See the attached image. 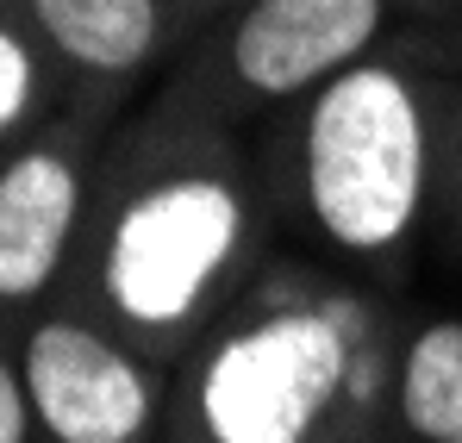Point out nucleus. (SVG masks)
<instances>
[{"label":"nucleus","instance_id":"obj_1","mask_svg":"<svg viewBox=\"0 0 462 443\" xmlns=\"http://www.w3.org/2000/svg\"><path fill=\"white\" fill-rule=\"evenodd\" d=\"M425 113L382 63L331 75L307 119V200L344 250H387L419 219Z\"/></svg>","mask_w":462,"mask_h":443},{"label":"nucleus","instance_id":"obj_2","mask_svg":"<svg viewBox=\"0 0 462 443\" xmlns=\"http://www.w3.org/2000/svg\"><path fill=\"white\" fill-rule=\"evenodd\" d=\"M244 207L213 175H175L144 188L106 237V294L138 325L188 318L237 250Z\"/></svg>","mask_w":462,"mask_h":443},{"label":"nucleus","instance_id":"obj_3","mask_svg":"<svg viewBox=\"0 0 462 443\" xmlns=\"http://www.w3.org/2000/svg\"><path fill=\"white\" fill-rule=\"evenodd\" d=\"M344 381V337L319 312H282L219 344L200 374L213 443H307Z\"/></svg>","mask_w":462,"mask_h":443},{"label":"nucleus","instance_id":"obj_4","mask_svg":"<svg viewBox=\"0 0 462 443\" xmlns=\"http://www.w3.org/2000/svg\"><path fill=\"white\" fill-rule=\"evenodd\" d=\"M25 393L57 443H132L151 419L138 363L69 318L38 325V337L25 344Z\"/></svg>","mask_w":462,"mask_h":443},{"label":"nucleus","instance_id":"obj_5","mask_svg":"<svg viewBox=\"0 0 462 443\" xmlns=\"http://www.w3.org/2000/svg\"><path fill=\"white\" fill-rule=\"evenodd\" d=\"M382 32V0H250L231 63L256 94H300L325 75L356 69Z\"/></svg>","mask_w":462,"mask_h":443},{"label":"nucleus","instance_id":"obj_6","mask_svg":"<svg viewBox=\"0 0 462 443\" xmlns=\"http://www.w3.org/2000/svg\"><path fill=\"white\" fill-rule=\"evenodd\" d=\"M81 188L57 150H25L0 169V300L38 294L69 244Z\"/></svg>","mask_w":462,"mask_h":443},{"label":"nucleus","instance_id":"obj_7","mask_svg":"<svg viewBox=\"0 0 462 443\" xmlns=\"http://www.w3.org/2000/svg\"><path fill=\"white\" fill-rule=\"evenodd\" d=\"M32 13L81 69H138L156 44V0H32Z\"/></svg>","mask_w":462,"mask_h":443},{"label":"nucleus","instance_id":"obj_8","mask_svg":"<svg viewBox=\"0 0 462 443\" xmlns=\"http://www.w3.org/2000/svg\"><path fill=\"white\" fill-rule=\"evenodd\" d=\"M400 419L419 443H462V318H438L406 344Z\"/></svg>","mask_w":462,"mask_h":443},{"label":"nucleus","instance_id":"obj_9","mask_svg":"<svg viewBox=\"0 0 462 443\" xmlns=\"http://www.w3.org/2000/svg\"><path fill=\"white\" fill-rule=\"evenodd\" d=\"M25 106H32V57H25V44L0 25V132H6Z\"/></svg>","mask_w":462,"mask_h":443},{"label":"nucleus","instance_id":"obj_10","mask_svg":"<svg viewBox=\"0 0 462 443\" xmlns=\"http://www.w3.org/2000/svg\"><path fill=\"white\" fill-rule=\"evenodd\" d=\"M25 387H19V374L0 363V443H25Z\"/></svg>","mask_w":462,"mask_h":443}]
</instances>
